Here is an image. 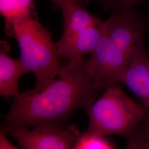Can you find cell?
Listing matches in <instances>:
<instances>
[{"label": "cell", "instance_id": "obj_12", "mask_svg": "<svg viewBox=\"0 0 149 149\" xmlns=\"http://www.w3.org/2000/svg\"><path fill=\"white\" fill-rule=\"evenodd\" d=\"M103 8L107 11H117L124 8H133L149 0H99Z\"/></svg>", "mask_w": 149, "mask_h": 149}, {"label": "cell", "instance_id": "obj_4", "mask_svg": "<svg viewBox=\"0 0 149 149\" xmlns=\"http://www.w3.org/2000/svg\"><path fill=\"white\" fill-rule=\"evenodd\" d=\"M89 118L87 133L98 136L115 135L127 136L147 111L128 97L117 84L110 86L86 110Z\"/></svg>", "mask_w": 149, "mask_h": 149}, {"label": "cell", "instance_id": "obj_14", "mask_svg": "<svg viewBox=\"0 0 149 149\" xmlns=\"http://www.w3.org/2000/svg\"><path fill=\"white\" fill-rule=\"evenodd\" d=\"M0 149H19L11 143L3 132L0 133Z\"/></svg>", "mask_w": 149, "mask_h": 149}, {"label": "cell", "instance_id": "obj_10", "mask_svg": "<svg viewBox=\"0 0 149 149\" xmlns=\"http://www.w3.org/2000/svg\"><path fill=\"white\" fill-rule=\"evenodd\" d=\"M0 12L5 19L6 30L17 22L37 17L34 0H0Z\"/></svg>", "mask_w": 149, "mask_h": 149}, {"label": "cell", "instance_id": "obj_7", "mask_svg": "<svg viewBox=\"0 0 149 149\" xmlns=\"http://www.w3.org/2000/svg\"><path fill=\"white\" fill-rule=\"evenodd\" d=\"M119 82L127 86L149 113V55L144 45L134 55Z\"/></svg>", "mask_w": 149, "mask_h": 149}, {"label": "cell", "instance_id": "obj_15", "mask_svg": "<svg viewBox=\"0 0 149 149\" xmlns=\"http://www.w3.org/2000/svg\"><path fill=\"white\" fill-rule=\"evenodd\" d=\"M144 120L145 121V134L147 136V138L148 139L149 141V113L147 112L146 116Z\"/></svg>", "mask_w": 149, "mask_h": 149}, {"label": "cell", "instance_id": "obj_2", "mask_svg": "<svg viewBox=\"0 0 149 149\" xmlns=\"http://www.w3.org/2000/svg\"><path fill=\"white\" fill-rule=\"evenodd\" d=\"M148 19L134 8L112 11L84 68L106 89L117 84L134 55L144 45Z\"/></svg>", "mask_w": 149, "mask_h": 149}, {"label": "cell", "instance_id": "obj_5", "mask_svg": "<svg viewBox=\"0 0 149 149\" xmlns=\"http://www.w3.org/2000/svg\"><path fill=\"white\" fill-rule=\"evenodd\" d=\"M33 128L6 124L2 132L15 139L23 149H72L81 135L74 125Z\"/></svg>", "mask_w": 149, "mask_h": 149}, {"label": "cell", "instance_id": "obj_11", "mask_svg": "<svg viewBox=\"0 0 149 149\" xmlns=\"http://www.w3.org/2000/svg\"><path fill=\"white\" fill-rule=\"evenodd\" d=\"M72 149H114L104 137L98 136L84 132L80 135Z\"/></svg>", "mask_w": 149, "mask_h": 149}, {"label": "cell", "instance_id": "obj_6", "mask_svg": "<svg viewBox=\"0 0 149 149\" xmlns=\"http://www.w3.org/2000/svg\"><path fill=\"white\" fill-rule=\"evenodd\" d=\"M60 8L62 10L63 15V33L56 43L59 56L70 43L87 28L103 22L86 10L82 0L67 1Z\"/></svg>", "mask_w": 149, "mask_h": 149}, {"label": "cell", "instance_id": "obj_9", "mask_svg": "<svg viewBox=\"0 0 149 149\" xmlns=\"http://www.w3.org/2000/svg\"><path fill=\"white\" fill-rule=\"evenodd\" d=\"M104 23L103 22L87 28L59 54V58L77 61L83 60L86 54L92 53L101 37Z\"/></svg>", "mask_w": 149, "mask_h": 149}, {"label": "cell", "instance_id": "obj_3", "mask_svg": "<svg viewBox=\"0 0 149 149\" xmlns=\"http://www.w3.org/2000/svg\"><path fill=\"white\" fill-rule=\"evenodd\" d=\"M6 34L18 43L21 61L36 76L34 90H40L58 77L63 65L58 61L59 54L52 33L43 27L38 17L24 19L13 24Z\"/></svg>", "mask_w": 149, "mask_h": 149}, {"label": "cell", "instance_id": "obj_13", "mask_svg": "<svg viewBox=\"0 0 149 149\" xmlns=\"http://www.w3.org/2000/svg\"><path fill=\"white\" fill-rule=\"evenodd\" d=\"M126 149H149V141L145 132L143 135L132 136Z\"/></svg>", "mask_w": 149, "mask_h": 149}, {"label": "cell", "instance_id": "obj_16", "mask_svg": "<svg viewBox=\"0 0 149 149\" xmlns=\"http://www.w3.org/2000/svg\"><path fill=\"white\" fill-rule=\"evenodd\" d=\"M67 1H69V0H52L54 6L56 7H59V8L60 7V6L63 3H64L65 2Z\"/></svg>", "mask_w": 149, "mask_h": 149}, {"label": "cell", "instance_id": "obj_1", "mask_svg": "<svg viewBox=\"0 0 149 149\" xmlns=\"http://www.w3.org/2000/svg\"><path fill=\"white\" fill-rule=\"evenodd\" d=\"M85 60L70 61L59 76L40 90L19 92L6 116L7 124L61 126L76 111L86 110L104 89L84 68Z\"/></svg>", "mask_w": 149, "mask_h": 149}, {"label": "cell", "instance_id": "obj_8", "mask_svg": "<svg viewBox=\"0 0 149 149\" xmlns=\"http://www.w3.org/2000/svg\"><path fill=\"white\" fill-rule=\"evenodd\" d=\"M0 45V93L8 99L19 93V81L22 75L29 72L20 59H13L9 56L10 43L1 41Z\"/></svg>", "mask_w": 149, "mask_h": 149}]
</instances>
